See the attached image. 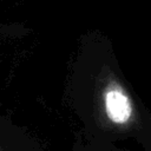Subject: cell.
Here are the masks:
<instances>
[{
  "label": "cell",
  "instance_id": "obj_1",
  "mask_svg": "<svg viewBox=\"0 0 151 151\" xmlns=\"http://www.w3.org/2000/svg\"><path fill=\"white\" fill-rule=\"evenodd\" d=\"M68 151H127V150L120 149L118 146H114L112 144H107L104 142L86 138L80 133L76 136Z\"/></svg>",
  "mask_w": 151,
  "mask_h": 151
}]
</instances>
